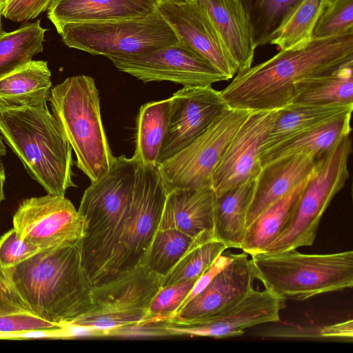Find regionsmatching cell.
I'll return each instance as SVG.
<instances>
[{"label":"cell","mask_w":353,"mask_h":353,"mask_svg":"<svg viewBox=\"0 0 353 353\" xmlns=\"http://www.w3.org/2000/svg\"><path fill=\"white\" fill-rule=\"evenodd\" d=\"M92 283L82 264L80 241L42 250L0 268V290L25 310L58 325L88 312Z\"/></svg>","instance_id":"6da1fadb"},{"label":"cell","mask_w":353,"mask_h":353,"mask_svg":"<svg viewBox=\"0 0 353 353\" xmlns=\"http://www.w3.org/2000/svg\"><path fill=\"white\" fill-rule=\"evenodd\" d=\"M352 61L353 32L313 39L303 48L279 50L270 59L237 72L220 92L231 108L281 109L290 103L298 81L330 73Z\"/></svg>","instance_id":"7a4b0ae2"},{"label":"cell","mask_w":353,"mask_h":353,"mask_svg":"<svg viewBox=\"0 0 353 353\" xmlns=\"http://www.w3.org/2000/svg\"><path fill=\"white\" fill-rule=\"evenodd\" d=\"M0 135L47 194L65 196L77 187L72 147L47 104L0 110Z\"/></svg>","instance_id":"3957f363"},{"label":"cell","mask_w":353,"mask_h":353,"mask_svg":"<svg viewBox=\"0 0 353 353\" xmlns=\"http://www.w3.org/2000/svg\"><path fill=\"white\" fill-rule=\"evenodd\" d=\"M52 114L74 150L77 168L95 182L110 169L113 156L103 127L99 90L92 77H68L51 89Z\"/></svg>","instance_id":"277c9868"},{"label":"cell","mask_w":353,"mask_h":353,"mask_svg":"<svg viewBox=\"0 0 353 353\" xmlns=\"http://www.w3.org/2000/svg\"><path fill=\"white\" fill-rule=\"evenodd\" d=\"M255 279L283 300L303 301L353 286V252L303 254L296 249L251 255Z\"/></svg>","instance_id":"5b68a950"},{"label":"cell","mask_w":353,"mask_h":353,"mask_svg":"<svg viewBox=\"0 0 353 353\" xmlns=\"http://www.w3.org/2000/svg\"><path fill=\"white\" fill-rule=\"evenodd\" d=\"M54 26L68 47L108 59L144 54L179 41L158 10L143 17Z\"/></svg>","instance_id":"8992f818"},{"label":"cell","mask_w":353,"mask_h":353,"mask_svg":"<svg viewBox=\"0 0 353 353\" xmlns=\"http://www.w3.org/2000/svg\"><path fill=\"white\" fill-rule=\"evenodd\" d=\"M350 135L321 156L283 232L262 253L272 254L313 244L321 219L349 177Z\"/></svg>","instance_id":"52a82bcc"},{"label":"cell","mask_w":353,"mask_h":353,"mask_svg":"<svg viewBox=\"0 0 353 353\" xmlns=\"http://www.w3.org/2000/svg\"><path fill=\"white\" fill-rule=\"evenodd\" d=\"M162 278L140 264L93 285L90 310L72 323L91 327L101 336H112L119 330L147 322Z\"/></svg>","instance_id":"ba28073f"},{"label":"cell","mask_w":353,"mask_h":353,"mask_svg":"<svg viewBox=\"0 0 353 353\" xmlns=\"http://www.w3.org/2000/svg\"><path fill=\"white\" fill-rule=\"evenodd\" d=\"M165 198L157 165L139 163L123 227L99 284L142 263L158 229Z\"/></svg>","instance_id":"9c48e42d"},{"label":"cell","mask_w":353,"mask_h":353,"mask_svg":"<svg viewBox=\"0 0 353 353\" xmlns=\"http://www.w3.org/2000/svg\"><path fill=\"white\" fill-rule=\"evenodd\" d=\"M250 111L227 108L193 141L157 165L166 194L212 188L214 168Z\"/></svg>","instance_id":"30bf717a"},{"label":"cell","mask_w":353,"mask_h":353,"mask_svg":"<svg viewBox=\"0 0 353 353\" xmlns=\"http://www.w3.org/2000/svg\"><path fill=\"white\" fill-rule=\"evenodd\" d=\"M120 71L144 83L170 81L183 87L206 86L228 78L183 41L151 52L109 59Z\"/></svg>","instance_id":"8fae6325"},{"label":"cell","mask_w":353,"mask_h":353,"mask_svg":"<svg viewBox=\"0 0 353 353\" xmlns=\"http://www.w3.org/2000/svg\"><path fill=\"white\" fill-rule=\"evenodd\" d=\"M12 223L21 239L41 250L77 242L83 232L78 210L62 195L47 194L23 199Z\"/></svg>","instance_id":"7c38bea8"},{"label":"cell","mask_w":353,"mask_h":353,"mask_svg":"<svg viewBox=\"0 0 353 353\" xmlns=\"http://www.w3.org/2000/svg\"><path fill=\"white\" fill-rule=\"evenodd\" d=\"M279 110L250 111L231 138L214 168L212 188L216 196L257 177L262 168V145Z\"/></svg>","instance_id":"4fadbf2b"},{"label":"cell","mask_w":353,"mask_h":353,"mask_svg":"<svg viewBox=\"0 0 353 353\" xmlns=\"http://www.w3.org/2000/svg\"><path fill=\"white\" fill-rule=\"evenodd\" d=\"M158 165L186 147L228 106L212 85L183 87L173 93Z\"/></svg>","instance_id":"5bb4252c"},{"label":"cell","mask_w":353,"mask_h":353,"mask_svg":"<svg viewBox=\"0 0 353 353\" xmlns=\"http://www.w3.org/2000/svg\"><path fill=\"white\" fill-rule=\"evenodd\" d=\"M157 10L179 40L208 60L228 80L234 77L236 66L217 28L199 0L159 2Z\"/></svg>","instance_id":"9a60e30c"},{"label":"cell","mask_w":353,"mask_h":353,"mask_svg":"<svg viewBox=\"0 0 353 353\" xmlns=\"http://www.w3.org/2000/svg\"><path fill=\"white\" fill-rule=\"evenodd\" d=\"M285 300L268 290L252 289L243 299L220 313L188 325L165 323L167 336H190L222 339L239 336L257 325L278 322Z\"/></svg>","instance_id":"2e32d148"},{"label":"cell","mask_w":353,"mask_h":353,"mask_svg":"<svg viewBox=\"0 0 353 353\" xmlns=\"http://www.w3.org/2000/svg\"><path fill=\"white\" fill-rule=\"evenodd\" d=\"M254 279L248 254H234L208 285L165 323L188 325L214 316L243 299L254 289Z\"/></svg>","instance_id":"e0dca14e"},{"label":"cell","mask_w":353,"mask_h":353,"mask_svg":"<svg viewBox=\"0 0 353 353\" xmlns=\"http://www.w3.org/2000/svg\"><path fill=\"white\" fill-rule=\"evenodd\" d=\"M318 159L310 154L297 153L263 165L248 208L245 229L270 205L308 178Z\"/></svg>","instance_id":"ac0fdd59"},{"label":"cell","mask_w":353,"mask_h":353,"mask_svg":"<svg viewBox=\"0 0 353 353\" xmlns=\"http://www.w3.org/2000/svg\"><path fill=\"white\" fill-rule=\"evenodd\" d=\"M215 199L212 188L168 193L157 230H175L192 238L203 232L214 234Z\"/></svg>","instance_id":"d6986e66"},{"label":"cell","mask_w":353,"mask_h":353,"mask_svg":"<svg viewBox=\"0 0 353 353\" xmlns=\"http://www.w3.org/2000/svg\"><path fill=\"white\" fill-rule=\"evenodd\" d=\"M157 4V0H52L48 17L53 24L106 21L150 14Z\"/></svg>","instance_id":"ffe728a7"},{"label":"cell","mask_w":353,"mask_h":353,"mask_svg":"<svg viewBox=\"0 0 353 353\" xmlns=\"http://www.w3.org/2000/svg\"><path fill=\"white\" fill-rule=\"evenodd\" d=\"M353 103L292 104L279 110L261 154L298 136L352 114Z\"/></svg>","instance_id":"44dd1931"},{"label":"cell","mask_w":353,"mask_h":353,"mask_svg":"<svg viewBox=\"0 0 353 353\" xmlns=\"http://www.w3.org/2000/svg\"><path fill=\"white\" fill-rule=\"evenodd\" d=\"M199 1L217 28L237 72L252 66L256 47L241 0Z\"/></svg>","instance_id":"7402d4cb"},{"label":"cell","mask_w":353,"mask_h":353,"mask_svg":"<svg viewBox=\"0 0 353 353\" xmlns=\"http://www.w3.org/2000/svg\"><path fill=\"white\" fill-rule=\"evenodd\" d=\"M51 87L48 62L32 60L0 78V110L47 104Z\"/></svg>","instance_id":"603a6c76"},{"label":"cell","mask_w":353,"mask_h":353,"mask_svg":"<svg viewBox=\"0 0 353 353\" xmlns=\"http://www.w3.org/2000/svg\"><path fill=\"white\" fill-rule=\"evenodd\" d=\"M250 179L216 196L214 236L228 248L240 249L245 231V216L256 183Z\"/></svg>","instance_id":"cb8c5ba5"},{"label":"cell","mask_w":353,"mask_h":353,"mask_svg":"<svg viewBox=\"0 0 353 353\" xmlns=\"http://www.w3.org/2000/svg\"><path fill=\"white\" fill-rule=\"evenodd\" d=\"M310 176L270 205L246 228L240 248L243 252L250 256L262 253L283 232Z\"/></svg>","instance_id":"d4e9b609"},{"label":"cell","mask_w":353,"mask_h":353,"mask_svg":"<svg viewBox=\"0 0 353 353\" xmlns=\"http://www.w3.org/2000/svg\"><path fill=\"white\" fill-rule=\"evenodd\" d=\"M352 72L353 61L330 73L298 81L290 103H353Z\"/></svg>","instance_id":"484cf974"},{"label":"cell","mask_w":353,"mask_h":353,"mask_svg":"<svg viewBox=\"0 0 353 353\" xmlns=\"http://www.w3.org/2000/svg\"><path fill=\"white\" fill-rule=\"evenodd\" d=\"M170 111V99L142 105L137 118L134 157L139 163L158 165Z\"/></svg>","instance_id":"4316f807"},{"label":"cell","mask_w":353,"mask_h":353,"mask_svg":"<svg viewBox=\"0 0 353 353\" xmlns=\"http://www.w3.org/2000/svg\"><path fill=\"white\" fill-rule=\"evenodd\" d=\"M351 114H348L262 152L260 155L261 166L297 153L321 157L340 139L350 134Z\"/></svg>","instance_id":"83f0119b"},{"label":"cell","mask_w":353,"mask_h":353,"mask_svg":"<svg viewBox=\"0 0 353 353\" xmlns=\"http://www.w3.org/2000/svg\"><path fill=\"white\" fill-rule=\"evenodd\" d=\"M228 249L214 239V234L203 232L193 241L170 272L162 278V287L188 280H196Z\"/></svg>","instance_id":"f1b7e54d"},{"label":"cell","mask_w":353,"mask_h":353,"mask_svg":"<svg viewBox=\"0 0 353 353\" xmlns=\"http://www.w3.org/2000/svg\"><path fill=\"white\" fill-rule=\"evenodd\" d=\"M46 31L39 20L0 34V78L26 65L43 51Z\"/></svg>","instance_id":"f546056e"},{"label":"cell","mask_w":353,"mask_h":353,"mask_svg":"<svg viewBox=\"0 0 353 353\" xmlns=\"http://www.w3.org/2000/svg\"><path fill=\"white\" fill-rule=\"evenodd\" d=\"M302 0H241L255 47L270 44Z\"/></svg>","instance_id":"4dcf8cb0"},{"label":"cell","mask_w":353,"mask_h":353,"mask_svg":"<svg viewBox=\"0 0 353 353\" xmlns=\"http://www.w3.org/2000/svg\"><path fill=\"white\" fill-rule=\"evenodd\" d=\"M328 0H302L270 41L279 50H296L312 40L314 28Z\"/></svg>","instance_id":"1f68e13d"},{"label":"cell","mask_w":353,"mask_h":353,"mask_svg":"<svg viewBox=\"0 0 353 353\" xmlns=\"http://www.w3.org/2000/svg\"><path fill=\"white\" fill-rule=\"evenodd\" d=\"M194 239L175 230H157L141 265L163 277L179 261Z\"/></svg>","instance_id":"d6a6232c"},{"label":"cell","mask_w":353,"mask_h":353,"mask_svg":"<svg viewBox=\"0 0 353 353\" xmlns=\"http://www.w3.org/2000/svg\"><path fill=\"white\" fill-rule=\"evenodd\" d=\"M353 32V0H328L314 28L313 39Z\"/></svg>","instance_id":"836d02e7"},{"label":"cell","mask_w":353,"mask_h":353,"mask_svg":"<svg viewBox=\"0 0 353 353\" xmlns=\"http://www.w3.org/2000/svg\"><path fill=\"white\" fill-rule=\"evenodd\" d=\"M59 326L21 308L0 290V337L33 329Z\"/></svg>","instance_id":"e575fe53"},{"label":"cell","mask_w":353,"mask_h":353,"mask_svg":"<svg viewBox=\"0 0 353 353\" xmlns=\"http://www.w3.org/2000/svg\"><path fill=\"white\" fill-rule=\"evenodd\" d=\"M196 280H188L162 287L154 297L147 322L165 323L179 310Z\"/></svg>","instance_id":"d590c367"},{"label":"cell","mask_w":353,"mask_h":353,"mask_svg":"<svg viewBox=\"0 0 353 353\" xmlns=\"http://www.w3.org/2000/svg\"><path fill=\"white\" fill-rule=\"evenodd\" d=\"M42 250L21 239L14 228L0 238V268L14 266Z\"/></svg>","instance_id":"8d00e7d4"},{"label":"cell","mask_w":353,"mask_h":353,"mask_svg":"<svg viewBox=\"0 0 353 353\" xmlns=\"http://www.w3.org/2000/svg\"><path fill=\"white\" fill-rule=\"evenodd\" d=\"M52 0H0L1 14L6 19L21 22L37 17L48 10Z\"/></svg>","instance_id":"74e56055"},{"label":"cell","mask_w":353,"mask_h":353,"mask_svg":"<svg viewBox=\"0 0 353 353\" xmlns=\"http://www.w3.org/2000/svg\"><path fill=\"white\" fill-rule=\"evenodd\" d=\"M234 256V254L220 255L212 265L196 279L192 288L174 314L179 312L192 299L201 292L212 280L232 261Z\"/></svg>","instance_id":"f35d334b"},{"label":"cell","mask_w":353,"mask_h":353,"mask_svg":"<svg viewBox=\"0 0 353 353\" xmlns=\"http://www.w3.org/2000/svg\"><path fill=\"white\" fill-rule=\"evenodd\" d=\"M319 336L325 339L352 341L353 338V321L349 320L323 326L319 330Z\"/></svg>","instance_id":"ab89813d"},{"label":"cell","mask_w":353,"mask_h":353,"mask_svg":"<svg viewBox=\"0 0 353 353\" xmlns=\"http://www.w3.org/2000/svg\"><path fill=\"white\" fill-rule=\"evenodd\" d=\"M6 180V174L4 167L1 161L0 160V205L5 199V194L3 190L4 183Z\"/></svg>","instance_id":"60d3db41"},{"label":"cell","mask_w":353,"mask_h":353,"mask_svg":"<svg viewBox=\"0 0 353 353\" xmlns=\"http://www.w3.org/2000/svg\"><path fill=\"white\" fill-rule=\"evenodd\" d=\"M6 154V148L2 141V138L0 135V157L5 156Z\"/></svg>","instance_id":"b9f144b4"},{"label":"cell","mask_w":353,"mask_h":353,"mask_svg":"<svg viewBox=\"0 0 353 353\" xmlns=\"http://www.w3.org/2000/svg\"><path fill=\"white\" fill-rule=\"evenodd\" d=\"M159 2H168V3H181L186 0H157Z\"/></svg>","instance_id":"7bdbcfd3"},{"label":"cell","mask_w":353,"mask_h":353,"mask_svg":"<svg viewBox=\"0 0 353 353\" xmlns=\"http://www.w3.org/2000/svg\"><path fill=\"white\" fill-rule=\"evenodd\" d=\"M1 17H2V14H1V8H0V34H1L3 32V28H2V23H1Z\"/></svg>","instance_id":"ee69618b"}]
</instances>
